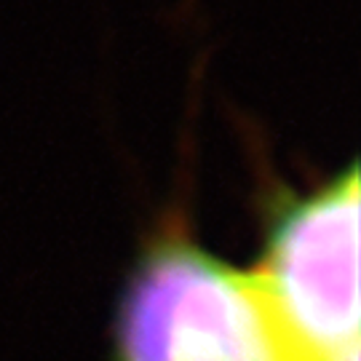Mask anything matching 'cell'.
Returning a JSON list of instances; mask_svg holds the SVG:
<instances>
[{"mask_svg": "<svg viewBox=\"0 0 361 361\" xmlns=\"http://www.w3.org/2000/svg\"><path fill=\"white\" fill-rule=\"evenodd\" d=\"M118 361H305L252 271L169 228L145 249L116 322Z\"/></svg>", "mask_w": 361, "mask_h": 361, "instance_id": "6da1fadb", "label": "cell"}, {"mask_svg": "<svg viewBox=\"0 0 361 361\" xmlns=\"http://www.w3.org/2000/svg\"><path fill=\"white\" fill-rule=\"evenodd\" d=\"M359 198L356 161L281 198L252 271L305 361L359 353Z\"/></svg>", "mask_w": 361, "mask_h": 361, "instance_id": "7a4b0ae2", "label": "cell"}, {"mask_svg": "<svg viewBox=\"0 0 361 361\" xmlns=\"http://www.w3.org/2000/svg\"><path fill=\"white\" fill-rule=\"evenodd\" d=\"M345 361H359V353H353V356H348Z\"/></svg>", "mask_w": 361, "mask_h": 361, "instance_id": "3957f363", "label": "cell"}]
</instances>
